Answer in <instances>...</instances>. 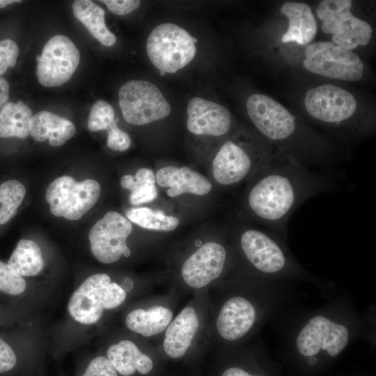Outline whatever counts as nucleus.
<instances>
[{"label":"nucleus","mask_w":376,"mask_h":376,"mask_svg":"<svg viewBox=\"0 0 376 376\" xmlns=\"http://www.w3.org/2000/svg\"><path fill=\"white\" fill-rule=\"evenodd\" d=\"M25 194L26 189L19 181L10 180L0 185V225L15 216Z\"/></svg>","instance_id":"obj_29"},{"label":"nucleus","mask_w":376,"mask_h":376,"mask_svg":"<svg viewBox=\"0 0 376 376\" xmlns=\"http://www.w3.org/2000/svg\"><path fill=\"white\" fill-rule=\"evenodd\" d=\"M119 106L125 121L143 125L167 117L171 106L160 90L145 80H130L118 91Z\"/></svg>","instance_id":"obj_7"},{"label":"nucleus","mask_w":376,"mask_h":376,"mask_svg":"<svg viewBox=\"0 0 376 376\" xmlns=\"http://www.w3.org/2000/svg\"><path fill=\"white\" fill-rule=\"evenodd\" d=\"M75 131L70 120L47 111L34 114L29 127V133L35 141L42 142L48 139L49 145L54 147L65 143Z\"/></svg>","instance_id":"obj_20"},{"label":"nucleus","mask_w":376,"mask_h":376,"mask_svg":"<svg viewBox=\"0 0 376 376\" xmlns=\"http://www.w3.org/2000/svg\"><path fill=\"white\" fill-rule=\"evenodd\" d=\"M187 112V127L194 134L221 136L230 128V113L218 103L195 97L189 100Z\"/></svg>","instance_id":"obj_16"},{"label":"nucleus","mask_w":376,"mask_h":376,"mask_svg":"<svg viewBox=\"0 0 376 376\" xmlns=\"http://www.w3.org/2000/svg\"><path fill=\"white\" fill-rule=\"evenodd\" d=\"M17 45L10 39L0 40V75L13 68L19 56Z\"/></svg>","instance_id":"obj_32"},{"label":"nucleus","mask_w":376,"mask_h":376,"mask_svg":"<svg viewBox=\"0 0 376 376\" xmlns=\"http://www.w3.org/2000/svg\"><path fill=\"white\" fill-rule=\"evenodd\" d=\"M336 176L308 169L290 157H272L251 178L244 205L256 221L285 237L290 217L304 202L338 188Z\"/></svg>","instance_id":"obj_1"},{"label":"nucleus","mask_w":376,"mask_h":376,"mask_svg":"<svg viewBox=\"0 0 376 376\" xmlns=\"http://www.w3.org/2000/svg\"><path fill=\"white\" fill-rule=\"evenodd\" d=\"M159 74H160L162 76H164L166 73H165V72H159Z\"/></svg>","instance_id":"obj_40"},{"label":"nucleus","mask_w":376,"mask_h":376,"mask_svg":"<svg viewBox=\"0 0 376 376\" xmlns=\"http://www.w3.org/2000/svg\"><path fill=\"white\" fill-rule=\"evenodd\" d=\"M173 312L162 306H153L147 310L137 308L126 317L125 324L132 331L149 337L163 332L171 322Z\"/></svg>","instance_id":"obj_23"},{"label":"nucleus","mask_w":376,"mask_h":376,"mask_svg":"<svg viewBox=\"0 0 376 376\" xmlns=\"http://www.w3.org/2000/svg\"><path fill=\"white\" fill-rule=\"evenodd\" d=\"M197 41L180 26L164 23L152 31L146 49L150 61L159 72L175 73L193 60Z\"/></svg>","instance_id":"obj_4"},{"label":"nucleus","mask_w":376,"mask_h":376,"mask_svg":"<svg viewBox=\"0 0 376 376\" xmlns=\"http://www.w3.org/2000/svg\"><path fill=\"white\" fill-rule=\"evenodd\" d=\"M107 147L114 151H125L131 145V139L128 134L120 129L117 123L108 131Z\"/></svg>","instance_id":"obj_34"},{"label":"nucleus","mask_w":376,"mask_h":376,"mask_svg":"<svg viewBox=\"0 0 376 376\" xmlns=\"http://www.w3.org/2000/svg\"><path fill=\"white\" fill-rule=\"evenodd\" d=\"M129 221L146 229L158 231H172L180 224L178 218L164 214L162 211H153L147 207H133L126 212Z\"/></svg>","instance_id":"obj_28"},{"label":"nucleus","mask_w":376,"mask_h":376,"mask_svg":"<svg viewBox=\"0 0 376 376\" xmlns=\"http://www.w3.org/2000/svg\"><path fill=\"white\" fill-rule=\"evenodd\" d=\"M155 179L159 186L169 187L166 194L170 197L183 194L205 196L212 189L207 178L187 166H166L157 171Z\"/></svg>","instance_id":"obj_18"},{"label":"nucleus","mask_w":376,"mask_h":376,"mask_svg":"<svg viewBox=\"0 0 376 376\" xmlns=\"http://www.w3.org/2000/svg\"><path fill=\"white\" fill-rule=\"evenodd\" d=\"M221 376H256V375H253L240 368L232 367L226 370L223 373Z\"/></svg>","instance_id":"obj_38"},{"label":"nucleus","mask_w":376,"mask_h":376,"mask_svg":"<svg viewBox=\"0 0 376 376\" xmlns=\"http://www.w3.org/2000/svg\"><path fill=\"white\" fill-rule=\"evenodd\" d=\"M72 10L75 17L102 45L110 47L116 43V36L106 26L105 12L101 7L89 0H77Z\"/></svg>","instance_id":"obj_24"},{"label":"nucleus","mask_w":376,"mask_h":376,"mask_svg":"<svg viewBox=\"0 0 376 376\" xmlns=\"http://www.w3.org/2000/svg\"><path fill=\"white\" fill-rule=\"evenodd\" d=\"M101 187L93 179L77 182L70 176H61L52 182L46 189V201L52 214L68 220L82 217L97 203Z\"/></svg>","instance_id":"obj_6"},{"label":"nucleus","mask_w":376,"mask_h":376,"mask_svg":"<svg viewBox=\"0 0 376 376\" xmlns=\"http://www.w3.org/2000/svg\"><path fill=\"white\" fill-rule=\"evenodd\" d=\"M198 326L195 309L191 306L183 308L166 328L163 342L166 354L173 359L183 357L190 347Z\"/></svg>","instance_id":"obj_19"},{"label":"nucleus","mask_w":376,"mask_h":376,"mask_svg":"<svg viewBox=\"0 0 376 376\" xmlns=\"http://www.w3.org/2000/svg\"><path fill=\"white\" fill-rule=\"evenodd\" d=\"M17 362V355L13 348L0 337V374L12 370Z\"/></svg>","instance_id":"obj_35"},{"label":"nucleus","mask_w":376,"mask_h":376,"mask_svg":"<svg viewBox=\"0 0 376 376\" xmlns=\"http://www.w3.org/2000/svg\"><path fill=\"white\" fill-rule=\"evenodd\" d=\"M132 232L131 221L116 211L107 212L90 229L91 251L100 263L111 264L123 255L129 257L131 251L127 238Z\"/></svg>","instance_id":"obj_11"},{"label":"nucleus","mask_w":376,"mask_h":376,"mask_svg":"<svg viewBox=\"0 0 376 376\" xmlns=\"http://www.w3.org/2000/svg\"><path fill=\"white\" fill-rule=\"evenodd\" d=\"M304 105L307 112L315 120L338 124L354 113L357 101L349 91L325 84L308 90Z\"/></svg>","instance_id":"obj_14"},{"label":"nucleus","mask_w":376,"mask_h":376,"mask_svg":"<svg viewBox=\"0 0 376 376\" xmlns=\"http://www.w3.org/2000/svg\"><path fill=\"white\" fill-rule=\"evenodd\" d=\"M81 376H118V372L107 357L99 356L91 361Z\"/></svg>","instance_id":"obj_33"},{"label":"nucleus","mask_w":376,"mask_h":376,"mask_svg":"<svg viewBox=\"0 0 376 376\" xmlns=\"http://www.w3.org/2000/svg\"><path fill=\"white\" fill-rule=\"evenodd\" d=\"M256 319L255 306L243 297L235 296L223 304L216 320V327L221 337L234 341L248 334Z\"/></svg>","instance_id":"obj_17"},{"label":"nucleus","mask_w":376,"mask_h":376,"mask_svg":"<svg viewBox=\"0 0 376 376\" xmlns=\"http://www.w3.org/2000/svg\"><path fill=\"white\" fill-rule=\"evenodd\" d=\"M32 116L31 109L23 102H7L0 110V137L26 138Z\"/></svg>","instance_id":"obj_26"},{"label":"nucleus","mask_w":376,"mask_h":376,"mask_svg":"<svg viewBox=\"0 0 376 376\" xmlns=\"http://www.w3.org/2000/svg\"><path fill=\"white\" fill-rule=\"evenodd\" d=\"M246 110L256 129L270 141L285 143L296 134L295 116L269 96L251 95L246 100Z\"/></svg>","instance_id":"obj_13"},{"label":"nucleus","mask_w":376,"mask_h":376,"mask_svg":"<svg viewBox=\"0 0 376 376\" xmlns=\"http://www.w3.org/2000/svg\"><path fill=\"white\" fill-rule=\"evenodd\" d=\"M9 97V84L0 77V110L7 103Z\"/></svg>","instance_id":"obj_37"},{"label":"nucleus","mask_w":376,"mask_h":376,"mask_svg":"<svg viewBox=\"0 0 376 376\" xmlns=\"http://www.w3.org/2000/svg\"><path fill=\"white\" fill-rule=\"evenodd\" d=\"M107 8L113 13L118 15H127L140 6V1L136 0H103Z\"/></svg>","instance_id":"obj_36"},{"label":"nucleus","mask_w":376,"mask_h":376,"mask_svg":"<svg viewBox=\"0 0 376 376\" xmlns=\"http://www.w3.org/2000/svg\"><path fill=\"white\" fill-rule=\"evenodd\" d=\"M20 3L21 1H15V0H0V8H3L6 7L8 5L13 3Z\"/></svg>","instance_id":"obj_39"},{"label":"nucleus","mask_w":376,"mask_h":376,"mask_svg":"<svg viewBox=\"0 0 376 376\" xmlns=\"http://www.w3.org/2000/svg\"><path fill=\"white\" fill-rule=\"evenodd\" d=\"M272 157L252 156L241 146L228 140L221 146L212 161L213 178L224 187L235 185L255 176Z\"/></svg>","instance_id":"obj_12"},{"label":"nucleus","mask_w":376,"mask_h":376,"mask_svg":"<svg viewBox=\"0 0 376 376\" xmlns=\"http://www.w3.org/2000/svg\"><path fill=\"white\" fill-rule=\"evenodd\" d=\"M281 13L289 22L288 29L283 35V42H295L304 45L313 40L317 33V23L311 8L305 3L286 2Z\"/></svg>","instance_id":"obj_21"},{"label":"nucleus","mask_w":376,"mask_h":376,"mask_svg":"<svg viewBox=\"0 0 376 376\" xmlns=\"http://www.w3.org/2000/svg\"><path fill=\"white\" fill-rule=\"evenodd\" d=\"M226 261L227 251L222 244L206 242L183 263L182 279L191 288H203L221 275Z\"/></svg>","instance_id":"obj_15"},{"label":"nucleus","mask_w":376,"mask_h":376,"mask_svg":"<svg viewBox=\"0 0 376 376\" xmlns=\"http://www.w3.org/2000/svg\"><path fill=\"white\" fill-rule=\"evenodd\" d=\"M36 60V77L40 84L55 87L72 77L79 64L80 54L68 37L56 35L46 42Z\"/></svg>","instance_id":"obj_10"},{"label":"nucleus","mask_w":376,"mask_h":376,"mask_svg":"<svg viewBox=\"0 0 376 376\" xmlns=\"http://www.w3.org/2000/svg\"><path fill=\"white\" fill-rule=\"evenodd\" d=\"M350 333L343 323L322 315H315L308 320L299 331L295 345L299 353L308 358V363L314 365L321 352L330 357L340 354L348 344Z\"/></svg>","instance_id":"obj_8"},{"label":"nucleus","mask_w":376,"mask_h":376,"mask_svg":"<svg viewBox=\"0 0 376 376\" xmlns=\"http://www.w3.org/2000/svg\"><path fill=\"white\" fill-rule=\"evenodd\" d=\"M26 289V282L23 277L15 274L8 265L0 260V292L17 296Z\"/></svg>","instance_id":"obj_31"},{"label":"nucleus","mask_w":376,"mask_h":376,"mask_svg":"<svg viewBox=\"0 0 376 376\" xmlns=\"http://www.w3.org/2000/svg\"><path fill=\"white\" fill-rule=\"evenodd\" d=\"M238 244L252 268L267 278L303 273L279 235L271 231L244 228L238 236Z\"/></svg>","instance_id":"obj_2"},{"label":"nucleus","mask_w":376,"mask_h":376,"mask_svg":"<svg viewBox=\"0 0 376 376\" xmlns=\"http://www.w3.org/2000/svg\"><path fill=\"white\" fill-rule=\"evenodd\" d=\"M21 277L38 275L44 267L42 253L38 244L30 240H20L7 263Z\"/></svg>","instance_id":"obj_25"},{"label":"nucleus","mask_w":376,"mask_h":376,"mask_svg":"<svg viewBox=\"0 0 376 376\" xmlns=\"http://www.w3.org/2000/svg\"><path fill=\"white\" fill-rule=\"evenodd\" d=\"M125 299L126 292L121 286L111 282L108 274L98 273L87 278L73 292L68 311L77 322L93 324L100 320L104 310L119 306Z\"/></svg>","instance_id":"obj_3"},{"label":"nucleus","mask_w":376,"mask_h":376,"mask_svg":"<svg viewBox=\"0 0 376 376\" xmlns=\"http://www.w3.org/2000/svg\"><path fill=\"white\" fill-rule=\"evenodd\" d=\"M303 65L308 71L331 79L356 81L363 75V64L352 50L331 42L312 43L305 49Z\"/></svg>","instance_id":"obj_9"},{"label":"nucleus","mask_w":376,"mask_h":376,"mask_svg":"<svg viewBox=\"0 0 376 376\" xmlns=\"http://www.w3.org/2000/svg\"><path fill=\"white\" fill-rule=\"evenodd\" d=\"M107 358L123 376H131L136 371L146 375L153 368L150 357L143 354L130 340H122L111 345L107 350Z\"/></svg>","instance_id":"obj_22"},{"label":"nucleus","mask_w":376,"mask_h":376,"mask_svg":"<svg viewBox=\"0 0 376 376\" xmlns=\"http://www.w3.org/2000/svg\"><path fill=\"white\" fill-rule=\"evenodd\" d=\"M352 3L350 0H324L317 8L322 31L332 34L334 44L351 50L366 45L373 32L368 23L351 13Z\"/></svg>","instance_id":"obj_5"},{"label":"nucleus","mask_w":376,"mask_h":376,"mask_svg":"<svg viewBox=\"0 0 376 376\" xmlns=\"http://www.w3.org/2000/svg\"><path fill=\"white\" fill-rule=\"evenodd\" d=\"M155 175L148 168H141L135 175H125L120 179L123 188L130 191V202L133 205H139L153 201L157 196L155 186Z\"/></svg>","instance_id":"obj_27"},{"label":"nucleus","mask_w":376,"mask_h":376,"mask_svg":"<svg viewBox=\"0 0 376 376\" xmlns=\"http://www.w3.org/2000/svg\"><path fill=\"white\" fill-rule=\"evenodd\" d=\"M116 124L113 107L105 101L96 102L91 109L88 127L91 132L109 130Z\"/></svg>","instance_id":"obj_30"}]
</instances>
